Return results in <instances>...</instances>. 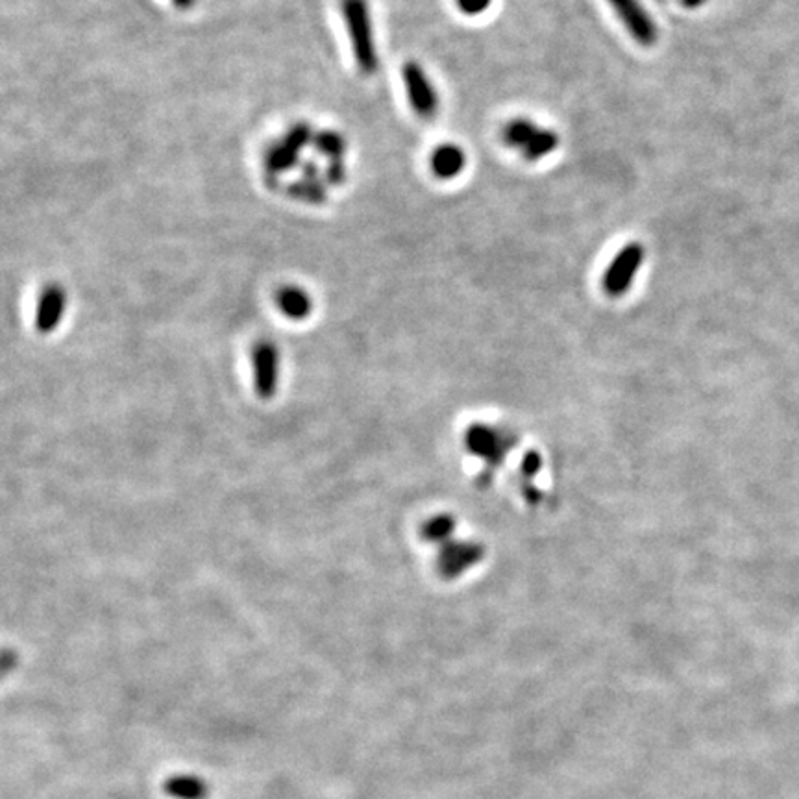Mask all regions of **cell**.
<instances>
[{"label": "cell", "instance_id": "277c9868", "mask_svg": "<svg viewBox=\"0 0 799 799\" xmlns=\"http://www.w3.org/2000/svg\"><path fill=\"white\" fill-rule=\"evenodd\" d=\"M402 76L413 111L424 121H434L439 113V95L430 76L417 62H408L402 69Z\"/></svg>", "mask_w": 799, "mask_h": 799}, {"label": "cell", "instance_id": "5b68a950", "mask_svg": "<svg viewBox=\"0 0 799 799\" xmlns=\"http://www.w3.org/2000/svg\"><path fill=\"white\" fill-rule=\"evenodd\" d=\"M609 4L635 41L642 47L655 45L659 36L657 24L649 17L640 0H609Z\"/></svg>", "mask_w": 799, "mask_h": 799}, {"label": "cell", "instance_id": "30bf717a", "mask_svg": "<svg viewBox=\"0 0 799 799\" xmlns=\"http://www.w3.org/2000/svg\"><path fill=\"white\" fill-rule=\"evenodd\" d=\"M300 154L296 149H293L291 145H288L283 139L274 141L272 145H269V149L265 150L263 156V167L265 173L269 175V180H278L279 175L289 173L291 168H295L300 161Z\"/></svg>", "mask_w": 799, "mask_h": 799}, {"label": "cell", "instance_id": "ac0fdd59", "mask_svg": "<svg viewBox=\"0 0 799 799\" xmlns=\"http://www.w3.org/2000/svg\"><path fill=\"white\" fill-rule=\"evenodd\" d=\"M313 137H315V132L307 125V123H296L293 125L288 132L283 133V141L291 145L293 149H296L298 152H302L307 145H313Z\"/></svg>", "mask_w": 799, "mask_h": 799}, {"label": "cell", "instance_id": "7c38bea8", "mask_svg": "<svg viewBox=\"0 0 799 799\" xmlns=\"http://www.w3.org/2000/svg\"><path fill=\"white\" fill-rule=\"evenodd\" d=\"M288 194L300 202L319 206L328 200V185L322 178H300L288 185Z\"/></svg>", "mask_w": 799, "mask_h": 799}, {"label": "cell", "instance_id": "7402d4cb", "mask_svg": "<svg viewBox=\"0 0 799 799\" xmlns=\"http://www.w3.org/2000/svg\"><path fill=\"white\" fill-rule=\"evenodd\" d=\"M17 665V653L12 649H4L0 651V677H4L6 674H10Z\"/></svg>", "mask_w": 799, "mask_h": 799}, {"label": "cell", "instance_id": "ba28073f", "mask_svg": "<svg viewBox=\"0 0 799 799\" xmlns=\"http://www.w3.org/2000/svg\"><path fill=\"white\" fill-rule=\"evenodd\" d=\"M67 307V293L58 283H50L41 291L36 309V328L41 333H50L62 322Z\"/></svg>", "mask_w": 799, "mask_h": 799}, {"label": "cell", "instance_id": "9c48e42d", "mask_svg": "<svg viewBox=\"0 0 799 799\" xmlns=\"http://www.w3.org/2000/svg\"><path fill=\"white\" fill-rule=\"evenodd\" d=\"M430 167L439 180H453L465 170L467 154L461 147L453 145V142H442V145H439L432 152Z\"/></svg>", "mask_w": 799, "mask_h": 799}, {"label": "cell", "instance_id": "d4e9b609", "mask_svg": "<svg viewBox=\"0 0 799 799\" xmlns=\"http://www.w3.org/2000/svg\"><path fill=\"white\" fill-rule=\"evenodd\" d=\"M681 4L684 8H700L705 4V0H681Z\"/></svg>", "mask_w": 799, "mask_h": 799}, {"label": "cell", "instance_id": "5bb4252c", "mask_svg": "<svg viewBox=\"0 0 799 799\" xmlns=\"http://www.w3.org/2000/svg\"><path fill=\"white\" fill-rule=\"evenodd\" d=\"M537 130L538 126L533 121L526 117H515L505 123V126L502 128V139L507 147L522 150L537 133Z\"/></svg>", "mask_w": 799, "mask_h": 799}, {"label": "cell", "instance_id": "ffe728a7", "mask_svg": "<svg viewBox=\"0 0 799 799\" xmlns=\"http://www.w3.org/2000/svg\"><path fill=\"white\" fill-rule=\"evenodd\" d=\"M455 4H458V8L465 15L476 17V15H481L483 12H487L493 4V0H455Z\"/></svg>", "mask_w": 799, "mask_h": 799}, {"label": "cell", "instance_id": "8fae6325", "mask_svg": "<svg viewBox=\"0 0 799 799\" xmlns=\"http://www.w3.org/2000/svg\"><path fill=\"white\" fill-rule=\"evenodd\" d=\"M276 305L281 315L293 321H304L311 315L313 300L311 296L296 285H288L276 293Z\"/></svg>", "mask_w": 799, "mask_h": 799}, {"label": "cell", "instance_id": "d6986e66", "mask_svg": "<svg viewBox=\"0 0 799 799\" xmlns=\"http://www.w3.org/2000/svg\"><path fill=\"white\" fill-rule=\"evenodd\" d=\"M347 180V165L345 159H331L324 170L326 185H340Z\"/></svg>", "mask_w": 799, "mask_h": 799}, {"label": "cell", "instance_id": "3957f363", "mask_svg": "<svg viewBox=\"0 0 799 799\" xmlns=\"http://www.w3.org/2000/svg\"><path fill=\"white\" fill-rule=\"evenodd\" d=\"M644 263V246L640 243L625 245L609 263L602 278L604 291L613 296H623L631 289L633 279Z\"/></svg>", "mask_w": 799, "mask_h": 799}, {"label": "cell", "instance_id": "7a4b0ae2", "mask_svg": "<svg viewBox=\"0 0 799 799\" xmlns=\"http://www.w3.org/2000/svg\"><path fill=\"white\" fill-rule=\"evenodd\" d=\"M465 442L472 455L483 460L489 465V468H494L505 460V455L515 448L517 437L509 432L498 430V427L476 424L468 427Z\"/></svg>", "mask_w": 799, "mask_h": 799}, {"label": "cell", "instance_id": "6da1fadb", "mask_svg": "<svg viewBox=\"0 0 799 799\" xmlns=\"http://www.w3.org/2000/svg\"><path fill=\"white\" fill-rule=\"evenodd\" d=\"M340 12L347 24V32L359 71L363 74H374L378 71L380 60L368 3L366 0H340Z\"/></svg>", "mask_w": 799, "mask_h": 799}, {"label": "cell", "instance_id": "52a82bcc", "mask_svg": "<svg viewBox=\"0 0 799 799\" xmlns=\"http://www.w3.org/2000/svg\"><path fill=\"white\" fill-rule=\"evenodd\" d=\"M485 555L481 545L472 542H446L439 554V572L446 580H453L477 564Z\"/></svg>", "mask_w": 799, "mask_h": 799}, {"label": "cell", "instance_id": "e0dca14e", "mask_svg": "<svg viewBox=\"0 0 799 799\" xmlns=\"http://www.w3.org/2000/svg\"><path fill=\"white\" fill-rule=\"evenodd\" d=\"M453 529H455V520L448 515H441V517H435L424 524L422 537L430 542H444L446 545Z\"/></svg>", "mask_w": 799, "mask_h": 799}, {"label": "cell", "instance_id": "8992f818", "mask_svg": "<svg viewBox=\"0 0 799 799\" xmlns=\"http://www.w3.org/2000/svg\"><path fill=\"white\" fill-rule=\"evenodd\" d=\"M255 391L262 398H271L278 387L279 354L271 340H262L252 350Z\"/></svg>", "mask_w": 799, "mask_h": 799}, {"label": "cell", "instance_id": "603a6c76", "mask_svg": "<svg viewBox=\"0 0 799 799\" xmlns=\"http://www.w3.org/2000/svg\"><path fill=\"white\" fill-rule=\"evenodd\" d=\"M302 176L304 178H321V168L315 161L302 163Z\"/></svg>", "mask_w": 799, "mask_h": 799}, {"label": "cell", "instance_id": "2e32d148", "mask_svg": "<svg viewBox=\"0 0 799 799\" xmlns=\"http://www.w3.org/2000/svg\"><path fill=\"white\" fill-rule=\"evenodd\" d=\"M313 147L322 156L331 159H345L347 154V139L335 130H322L313 137Z\"/></svg>", "mask_w": 799, "mask_h": 799}, {"label": "cell", "instance_id": "44dd1931", "mask_svg": "<svg viewBox=\"0 0 799 799\" xmlns=\"http://www.w3.org/2000/svg\"><path fill=\"white\" fill-rule=\"evenodd\" d=\"M540 467H542L540 455L537 451H529L524 458V461H522V474L526 477H535L537 472L540 470Z\"/></svg>", "mask_w": 799, "mask_h": 799}, {"label": "cell", "instance_id": "9a60e30c", "mask_svg": "<svg viewBox=\"0 0 799 799\" xmlns=\"http://www.w3.org/2000/svg\"><path fill=\"white\" fill-rule=\"evenodd\" d=\"M557 145H559V135L554 130L538 128L537 133L531 137V141L528 142V145L520 152H522V156L528 161L535 163V161H538L542 158L550 156L557 149Z\"/></svg>", "mask_w": 799, "mask_h": 799}, {"label": "cell", "instance_id": "4fadbf2b", "mask_svg": "<svg viewBox=\"0 0 799 799\" xmlns=\"http://www.w3.org/2000/svg\"><path fill=\"white\" fill-rule=\"evenodd\" d=\"M165 792L176 799H206L208 785L194 776H175L165 783Z\"/></svg>", "mask_w": 799, "mask_h": 799}, {"label": "cell", "instance_id": "cb8c5ba5", "mask_svg": "<svg viewBox=\"0 0 799 799\" xmlns=\"http://www.w3.org/2000/svg\"><path fill=\"white\" fill-rule=\"evenodd\" d=\"M194 3L196 0H173V4L178 8V10H191L193 6H194Z\"/></svg>", "mask_w": 799, "mask_h": 799}]
</instances>
